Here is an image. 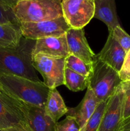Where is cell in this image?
<instances>
[{
	"label": "cell",
	"mask_w": 130,
	"mask_h": 131,
	"mask_svg": "<svg viewBox=\"0 0 130 131\" xmlns=\"http://www.w3.org/2000/svg\"><path fill=\"white\" fill-rule=\"evenodd\" d=\"M121 82L118 72L96 58L89 77L87 88L93 91L99 101L108 100L115 92Z\"/></svg>",
	"instance_id": "4"
},
{
	"label": "cell",
	"mask_w": 130,
	"mask_h": 131,
	"mask_svg": "<svg viewBox=\"0 0 130 131\" xmlns=\"http://www.w3.org/2000/svg\"><path fill=\"white\" fill-rule=\"evenodd\" d=\"M120 86L122 88V90H126L130 88V80L127 81H122L120 84Z\"/></svg>",
	"instance_id": "29"
},
{
	"label": "cell",
	"mask_w": 130,
	"mask_h": 131,
	"mask_svg": "<svg viewBox=\"0 0 130 131\" xmlns=\"http://www.w3.org/2000/svg\"><path fill=\"white\" fill-rule=\"evenodd\" d=\"M124 92L120 85L107 101L104 114L98 131H117L122 121Z\"/></svg>",
	"instance_id": "8"
},
{
	"label": "cell",
	"mask_w": 130,
	"mask_h": 131,
	"mask_svg": "<svg viewBox=\"0 0 130 131\" xmlns=\"http://www.w3.org/2000/svg\"><path fill=\"white\" fill-rule=\"evenodd\" d=\"M1 90L10 97L31 106L44 108L50 89L43 82L23 77L0 75Z\"/></svg>",
	"instance_id": "2"
},
{
	"label": "cell",
	"mask_w": 130,
	"mask_h": 131,
	"mask_svg": "<svg viewBox=\"0 0 130 131\" xmlns=\"http://www.w3.org/2000/svg\"><path fill=\"white\" fill-rule=\"evenodd\" d=\"M93 64H87L79 58L69 54L65 58V68L89 78L93 70Z\"/></svg>",
	"instance_id": "19"
},
{
	"label": "cell",
	"mask_w": 130,
	"mask_h": 131,
	"mask_svg": "<svg viewBox=\"0 0 130 131\" xmlns=\"http://www.w3.org/2000/svg\"><path fill=\"white\" fill-rule=\"evenodd\" d=\"M89 78L65 68L64 84L72 92L82 91L87 88Z\"/></svg>",
	"instance_id": "18"
},
{
	"label": "cell",
	"mask_w": 130,
	"mask_h": 131,
	"mask_svg": "<svg viewBox=\"0 0 130 131\" xmlns=\"http://www.w3.org/2000/svg\"><path fill=\"white\" fill-rule=\"evenodd\" d=\"M56 131H80V127L73 117L67 116L65 119L56 123Z\"/></svg>",
	"instance_id": "23"
},
{
	"label": "cell",
	"mask_w": 130,
	"mask_h": 131,
	"mask_svg": "<svg viewBox=\"0 0 130 131\" xmlns=\"http://www.w3.org/2000/svg\"><path fill=\"white\" fill-rule=\"evenodd\" d=\"M61 1H62V0H61Z\"/></svg>",
	"instance_id": "32"
},
{
	"label": "cell",
	"mask_w": 130,
	"mask_h": 131,
	"mask_svg": "<svg viewBox=\"0 0 130 131\" xmlns=\"http://www.w3.org/2000/svg\"><path fill=\"white\" fill-rule=\"evenodd\" d=\"M42 54L54 58H65L70 54L66 34L60 37H47L36 40L32 56Z\"/></svg>",
	"instance_id": "12"
},
{
	"label": "cell",
	"mask_w": 130,
	"mask_h": 131,
	"mask_svg": "<svg viewBox=\"0 0 130 131\" xmlns=\"http://www.w3.org/2000/svg\"><path fill=\"white\" fill-rule=\"evenodd\" d=\"M0 131H2V130H1V129H0Z\"/></svg>",
	"instance_id": "31"
},
{
	"label": "cell",
	"mask_w": 130,
	"mask_h": 131,
	"mask_svg": "<svg viewBox=\"0 0 130 131\" xmlns=\"http://www.w3.org/2000/svg\"><path fill=\"white\" fill-rule=\"evenodd\" d=\"M44 108L47 115L56 123L58 122L60 118L66 115L68 111L62 97L56 88L50 89Z\"/></svg>",
	"instance_id": "16"
},
{
	"label": "cell",
	"mask_w": 130,
	"mask_h": 131,
	"mask_svg": "<svg viewBox=\"0 0 130 131\" xmlns=\"http://www.w3.org/2000/svg\"><path fill=\"white\" fill-rule=\"evenodd\" d=\"M94 17L107 26L109 33L115 27L121 26L116 10L115 0H94Z\"/></svg>",
	"instance_id": "15"
},
{
	"label": "cell",
	"mask_w": 130,
	"mask_h": 131,
	"mask_svg": "<svg viewBox=\"0 0 130 131\" xmlns=\"http://www.w3.org/2000/svg\"><path fill=\"white\" fill-rule=\"evenodd\" d=\"M117 131H130V116L122 120Z\"/></svg>",
	"instance_id": "26"
},
{
	"label": "cell",
	"mask_w": 130,
	"mask_h": 131,
	"mask_svg": "<svg viewBox=\"0 0 130 131\" xmlns=\"http://www.w3.org/2000/svg\"><path fill=\"white\" fill-rule=\"evenodd\" d=\"M124 96L122 106V120L130 116V88L124 90Z\"/></svg>",
	"instance_id": "25"
},
{
	"label": "cell",
	"mask_w": 130,
	"mask_h": 131,
	"mask_svg": "<svg viewBox=\"0 0 130 131\" xmlns=\"http://www.w3.org/2000/svg\"><path fill=\"white\" fill-rule=\"evenodd\" d=\"M119 74L122 81L130 80V49L126 52L123 65Z\"/></svg>",
	"instance_id": "24"
},
{
	"label": "cell",
	"mask_w": 130,
	"mask_h": 131,
	"mask_svg": "<svg viewBox=\"0 0 130 131\" xmlns=\"http://www.w3.org/2000/svg\"><path fill=\"white\" fill-rule=\"evenodd\" d=\"M2 131H31L28 125H17L13 126L6 129H1Z\"/></svg>",
	"instance_id": "27"
},
{
	"label": "cell",
	"mask_w": 130,
	"mask_h": 131,
	"mask_svg": "<svg viewBox=\"0 0 130 131\" xmlns=\"http://www.w3.org/2000/svg\"><path fill=\"white\" fill-rule=\"evenodd\" d=\"M32 64L50 89L64 84L65 58H54L42 54L32 56Z\"/></svg>",
	"instance_id": "7"
},
{
	"label": "cell",
	"mask_w": 130,
	"mask_h": 131,
	"mask_svg": "<svg viewBox=\"0 0 130 131\" xmlns=\"http://www.w3.org/2000/svg\"><path fill=\"white\" fill-rule=\"evenodd\" d=\"M22 38L20 26L0 24V48H15Z\"/></svg>",
	"instance_id": "17"
},
{
	"label": "cell",
	"mask_w": 130,
	"mask_h": 131,
	"mask_svg": "<svg viewBox=\"0 0 130 131\" xmlns=\"http://www.w3.org/2000/svg\"><path fill=\"white\" fill-rule=\"evenodd\" d=\"M17 125H28L19 102L1 90L0 92V129Z\"/></svg>",
	"instance_id": "9"
},
{
	"label": "cell",
	"mask_w": 130,
	"mask_h": 131,
	"mask_svg": "<svg viewBox=\"0 0 130 131\" xmlns=\"http://www.w3.org/2000/svg\"><path fill=\"white\" fill-rule=\"evenodd\" d=\"M107 101L108 100L99 102L95 111L88 120L84 129V131H98L104 114Z\"/></svg>",
	"instance_id": "20"
},
{
	"label": "cell",
	"mask_w": 130,
	"mask_h": 131,
	"mask_svg": "<svg viewBox=\"0 0 130 131\" xmlns=\"http://www.w3.org/2000/svg\"><path fill=\"white\" fill-rule=\"evenodd\" d=\"M126 54V51L109 33L104 47L96 54V57L119 72L123 65Z\"/></svg>",
	"instance_id": "14"
},
{
	"label": "cell",
	"mask_w": 130,
	"mask_h": 131,
	"mask_svg": "<svg viewBox=\"0 0 130 131\" xmlns=\"http://www.w3.org/2000/svg\"><path fill=\"white\" fill-rule=\"evenodd\" d=\"M69 54H72L87 64H93L96 55L87 43L84 29L70 28L66 33Z\"/></svg>",
	"instance_id": "11"
},
{
	"label": "cell",
	"mask_w": 130,
	"mask_h": 131,
	"mask_svg": "<svg viewBox=\"0 0 130 131\" xmlns=\"http://www.w3.org/2000/svg\"><path fill=\"white\" fill-rule=\"evenodd\" d=\"M62 16L70 28L82 29L94 15V0H62Z\"/></svg>",
	"instance_id": "6"
},
{
	"label": "cell",
	"mask_w": 130,
	"mask_h": 131,
	"mask_svg": "<svg viewBox=\"0 0 130 131\" xmlns=\"http://www.w3.org/2000/svg\"><path fill=\"white\" fill-rule=\"evenodd\" d=\"M61 0H22L13 8L19 23H37L62 16Z\"/></svg>",
	"instance_id": "3"
},
{
	"label": "cell",
	"mask_w": 130,
	"mask_h": 131,
	"mask_svg": "<svg viewBox=\"0 0 130 131\" xmlns=\"http://www.w3.org/2000/svg\"><path fill=\"white\" fill-rule=\"evenodd\" d=\"M18 101L25 122L31 131H56V123L47 115L45 108Z\"/></svg>",
	"instance_id": "10"
},
{
	"label": "cell",
	"mask_w": 130,
	"mask_h": 131,
	"mask_svg": "<svg viewBox=\"0 0 130 131\" xmlns=\"http://www.w3.org/2000/svg\"><path fill=\"white\" fill-rule=\"evenodd\" d=\"M20 1H22V0H0V2L13 9L15 7V5Z\"/></svg>",
	"instance_id": "28"
},
{
	"label": "cell",
	"mask_w": 130,
	"mask_h": 131,
	"mask_svg": "<svg viewBox=\"0 0 130 131\" xmlns=\"http://www.w3.org/2000/svg\"><path fill=\"white\" fill-rule=\"evenodd\" d=\"M100 101L93 91L87 88L85 96L76 107L68 109L67 116L73 117L80 127V131H84L88 120L95 111Z\"/></svg>",
	"instance_id": "13"
},
{
	"label": "cell",
	"mask_w": 130,
	"mask_h": 131,
	"mask_svg": "<svg viewBox=\"0 0 130 131\" xmlns=\"http://www.w3.org/2000/svg\"><path fill=\"white\" fill-rule=\"evenodd\" d=\"M0 24L20 26L13 9L0 2Z\"/></svg>",
	"instance_id": "22"
},
{
	"label": "cell",
	"mask_w": 130,
	"mask_h": 131,
	"mask_svg": "<svg viewBox=\"0 0 130 131\" xmlns=\"http://www.w3.org/2000/svg\"><path fill=\"white\" fill-rule=\"evenodd\" d=\"M35 42L22 37L15 48H0V75H17L41 81L32 64V51Z\"/></svg>",
	"instance_id": "1"
},
{
	"label": "cell",
	"mask_w": 130,
	"mask_h": 131,
	"mask_svg": "<svg viewBox=\"0 0 130 131\" xmlns=\"http://www.w3.org/2000/svg\"><path fill=\"white\" fill-rule=\"evenodd\" d=\"M110 34L112 35L126 52L130 49V36L124 30L121 26L115 27Z\"/></svg>",
	"instance_id": "21"
},
{
	"label": "cell",
	"mask_w": 130,
	"mask_h": 131,
	"mask_svg": "<svg viewBox=\"0 0 130 131\" xmlns=\"http://www.w3.org/2000/svg\"><path fill=\"white\" fill-rule=\"evenodd\" d=\"M1 92V84H0V92Z\"/></svg>",
	"instance_id": "30"
},
{
	"label": "cell",
	"mask_w": 130,
	"mask_h": 131,
	"mask_svg": "<svg viewBox=\"0 0 130 131\" xmlns=\"http://www.w3.org/2000/svg\"><path fill=\"white\" fill-rule=\"evenodd\" d=\"M20 29L22 37L36 41L41 38L63 35L70 27L62 16L37 23H21Z\"/></svg>",
	"instance_id": "5"
}]
</instances>
